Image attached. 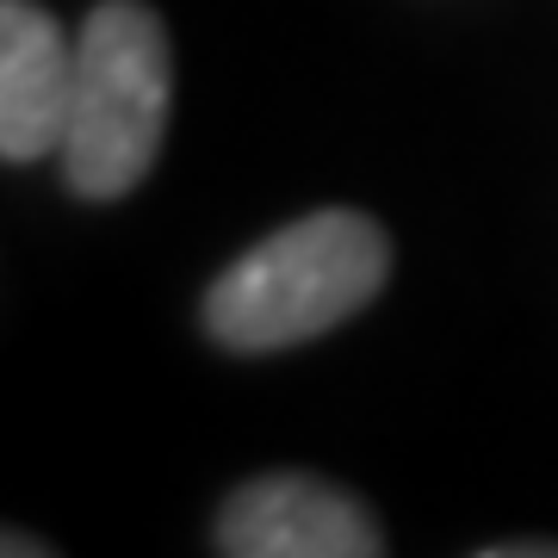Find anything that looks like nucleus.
<instances>
[{"instance_id":"f257e3e1","label":"nucleus","mask_w":558,"mask_h":558,"mask_svg":"<svg viewBox=\"0 0 558 558\" xmlns=\"http://www.w3.org/2000/svg\"><path fill=\"white\" fill-rule=\"evenodd\" d=\"M391 279V236L360 211H311L260 236L205 292V329L236 354L299 348L348 323Z\"/></svg>"},{"instance_id":"f03ea898","label":"nucleus","mask_w":558,"mask_h":558,"mask_svg":"<svg viewBox=\"0 0 558 558\" xmlns=\"http://www.w3.org/2000/svg\"><path fill=\"white\" fill-rule=\"evenodd\" d=\"M174 106L168 32L143 0H100L75 38V106L62 131V180L81 199H124L156 168Z\"/></svg>"},{"instance_id":"7ed1b4c3","label":"nucleus","mask_w":558,"mask_h":558,"mask_svg":"<svg viewBox=\"0 0 558 558\" xmlns=\"http://www.w3.org/2000/svg\"><path fill=\"white\" fill-rule=\"evenodd\" d=\"M218 553L230 558H379L373 509L311 472L248 478L218 509Z\"/></svg>"},{"instance_id":"20e7f679","label":"nucleus","mask_w":558,"mask_h":558,"mask_svg":"<svg viewBox=\"0 0 558 558\" xmlns=\"http://www.w3.org/2000/svg\"><path fill=\"white\" fill-rule=\"evenodd\" d=\"M75 106V44L38 0H0V156L62 149Z\"/></svg>"}]
</instances>
